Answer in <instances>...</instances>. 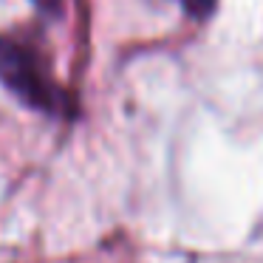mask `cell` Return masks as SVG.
Wrapping results in <instances>:
<instances>
[{
	"label": "cell",
	"mask_w": 263,
	"mask_h": 263,
	"mask_svg": "<svg viewBox=\"0 0 263 263\" xmlns=\"http://www.w3.org/2000/svg\"><path fill=\"white\" fill-rule=\"evenodd\" d=\"M0 82L29 108L71 116V97L54 82L43 54L29 40L0 34Z\"/></svg>",
	"instance_id": "1"
},
{
	"label": "cell",
	"mask_w": 263,
	"mask_h": 263,
	"mask_svg": "<svg viewBox=\"0 0 263 263\" xmlns=\"http://www.w3.org/2000/svg\"><path fill=\"white\" fill-rule=\"evenodd\" d=\"M215 6H218V0H181V9L193 20H206L215 12Z\"/></svg>",
	"instance_id": "2"
},
{
	"label": "cell",
	"mask_w": 263,
	"mask_h": 263,
	"mask_svg": "<svg viewBox=\"0 0 263 263\" xmlns=\"http://www.w3.org/2000/svg\"><path fill=\"white\" fill-rule=\"evenodd\" d=\"M31 3H34V6L40 9V12L57 14V12H60V3H63V0H31Z\"/></svg>",
	"instance_id": "3"
}]
</instances>
